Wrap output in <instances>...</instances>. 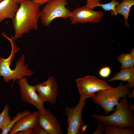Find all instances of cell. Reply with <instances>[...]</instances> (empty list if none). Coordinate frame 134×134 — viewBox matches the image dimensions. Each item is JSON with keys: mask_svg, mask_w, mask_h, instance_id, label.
I'll list each match as a JSON object with an SVG mask.
<instances>
[{"mask_svg": "<svg viewBox=\"0 0 134 134\" xmlns=\"http://www.w3.org/2000/svg\"><path fill=\"white\" fill-rule=\"evenodd\" d=\"M20 5L12 19L15 31L14 40L21 38L32 30H37L40 18V5L30 0H21Z\"/></svg>", "mask_w": 134, "mask_h": 134, "instance_id": "1", "label": "cell"}, {"mask_svg": "<svg viewBox=\"0 0 134 134\" xmlns=\"http://www.w3.org/2000/svg\"><path fill=\"white\" fill-rule=\"evenodd\" d=\"M2 35L7 38L10 41L11 45V51L10 56L6 59L0 57V78L3 77L4 81L7 83L10 80H13L11 87L12 88L14 82L17 79L20 80L23 77L31 76L34 73L33 71L29 69L28 64L25 63V55H23L16 62L15 68L12 70L10 67L13 62L15 54L19 52L20 48L16 45L13 36L9 38L5 33L3 32Z\"/></svg>", "mask_w": 134, "mask_h": 134, "instance_id": "2", "label": "cell"}, {"mask_svg": "<svg viewBox=\"0 0 134 134\" xmlns=\"http://www.w3.org/2000/svg\"><path fill=\"white\" fill-rule=\"evenodd\" d=\"M112 114L104 116L92 114V116L106 125H111L122 128L134 129V116L130 108L127 96L122 98Z\"/></svg>", "mask_w": 134, "mask_h": 134, "instance_id": "3", "label": "cell"}, {"mask_svg": "<svg viewBox=\"0 0 134 134\" xmlns=\"http://www.w3.org/2000/svg\"><path fill=\"white\" fill-rule=\"evenodd\" d=\"M123 81L115 88L100 91L92 98L93 101L101 106L108 115L110 111L115 110L114 107L117 105L121 98L126 95L131 97L130 88L128 83L122 85Z\"/></svg>", "mask_w": 134, "mask_h": 134, "instance_id": "4", "label": "cell"}, {"mask_svg": "<svg viewBox=\"0 0 134 134\" xmlns=\"http://www.w3.org/2000/svg\"><path fill=\"white\" fill-rule=\"evenodd\" d=\"M67 4V0H51L47 2L41 10V23L48 27L57 18L64 19L69 18L71 11L66 7Z\"/></svg>", "mask_w": 134, "mask_h": 134, "instance_id": "5", "label": "cell"}, {"mask_svg": "<svg viewBox=\"0 0 134 134\" xmlns=\"http://www.w3.org/2000/svg\"><path fill=\"white\" fill-rule=\"evenodd\" d=\"M86 103V100L80 98L76 105L73 107H65L67 117V134H84L89 126L85 124L82 120V111Z\"/></svg>", "mask_w": 134, "mask_h": 134, "instance_id": "6", "label": "cell"}, {"mask_svg": "<svg viewBox=\"0 0 134 134\" xmlns=\"http://www.w3.org/2000/svg\"><path fill=\"white\" fill-rule=\"evenodd\" d=\"M76 82L80 98L82 100L92 98L97 92L113 87L104 80L94 76L87 75L77 78Z\"/></svg>", "mask_w": 134, "mask_h": 134, "instance_id": "7", "label": "cell"}, {"mask_svg": "<svg viewBox=\"0 0 134 134\" xmlns=\"http://www.w3.org/2000/svg\"><path fill=\"white\" fill-rule=\"evenodd\" d=\"M16 82L19 86L22 100L34 106L39 112L44 111L45 109L44 106L45 101L37 93L34 86L29 83L27 77L25 76Z\"/></svg>", "mask_w": 134, "mask_h": 134, "instance_id": "8", "label": "cell"}, {"mask_svg": "<svg viewBox=\"0 0 134 134\" xmlns=\"http://www.w3.org/2000/svg\"><path fill=\"white\" fill-rule=\"evenodd\" d=\"M104 14L102 11L93 10L85 5L74 9L69 18L72 25L78 23H96L101 21Z\"/></svg>", "mask_w": 134, "mask_h": 134, "instance_id": "9", "label": "cell"}, {"mask_svg": "<svg viewBox=\"0 0 134 134\" xmlns=\"http://www.w3.org/2000/svg\"><path fill=\"white\" fill-rule=\"evenodd\" d=\"M36 91L44 100L51 104L56 103L58 94V86L55 79L50 76L45 82L34 86Z\"/></svg>", "mask_w": 134, "mask_h": 134, "instance_id": "10", "label": "cell"}, {"mask_svg": "<svg viewBox=\"0 0 134 134\" xmlns=\"http://www.w3.org/2000/svg\"><path fill=\"white\" fill-rule=\"evenodd\" d=\"M37 125L48 134H62V128L56 117L48 109L38 111Z\"/></svg>", "mask_w": 134, "mask_h": 134, "instance_id": "11", "label": "cell"}, {"mask_svg": "<svg viewBox=\"0 0 134 134\" xmlns=\"http://www.w3.org/2000/svg\"><path fill=\"white\" fill-rule=\"evenodd\" d=\"M38 113L35 111L21 118L12 127L8 134H15L18 132L36 126L37 125Z\"/></svg>", "mask_w": 134, "mask_h": 134, "instance_id": "12", "label": "cell"}, {"mask_svg": "<svg viewBox=\"0 0 134 134\" xmlns=\"http://www.w3.org/2000/svg\"><path fill=\"white\" fill-rule=\"evenodd\" d=\"M18 4L14 0H4L0 3V23L6 18L12 19L18 9Z\"/></svg>", "mask_w": 134, "mask_h": 134, "instance_id": "13", "label": "cell"}, {"mask_svg": "<svg viewBox=\"0 0 134 134\" xmlns=\"http://www.w3.org/2000/svg\"><path fill=\"white\" fill-rule=\"evenodd\" d=\"M134 5V0H123L117 5L114 11H110L111 15L115 16L118 14L122 15L125 19L124 24L126 27L130 28L128 22L130 10Z\"/></svg>", "mask_w": 134, "mask_h": 134, "instance_id": "14", "label": "cell"}, {"mask_svg": "<svg viewBox=\"0 0 134 134\" xmlns=\"http://www.w3.org/2000/svg\"><path fill=\"white\" fill-rule=\"evenodd\" d=\"M116 80L128 82L131 88H134V67L122 69L114 76L109 79L108 82Z\"/></svg>", "mask_w": 134, "mask_h": 134, "instance_id": "15", "label": "cell"}, {"mask_svg": "<svg viewBox=\"0 0 134 134\" xmlns=\"http://www.w3.org/2000/svg\"><path fill=\"white\" fill-rule=\"evenodd\" d=\"M101 0H87L85 6L92 10L95 7H101L104 10L114 11L115 7L119 3L116 0H112L110 2L104 4L100 3Z\"/></svg>", "mask_w": 134, "mask_h": 134, "instance_id": "16", "label": "cell"}, {"mask_svg": "<svg viewBox=\"0 0 134 134\" xmlns=\"http://www.w3.org/2000/svg\"><path fill=\"white\" fill-rule=\"evenodd\" d=\"M104 134H134V129L122 128L113 125H106Z\"/></svg>", "mask_w": 134, "mask_h": 134, "instance_id": "17", "label": "cell"}, {"mask_svg": "<svg viewBox=\"0 0 134 134\" xmlns=\"http://www.w3.org/2000/svg\"><path fill=\"white\" fill-rule=\"evenodd\" d=\"M117 60L121 64L120 68H127L134 67V57L130 53H122L117 57Z\"/></svg>", "mask_w": 134, "mask_h": 134, "instance_id": "18", "label": "cell"}, {"mask_svg": "<svg viewBox=\"0 0 134 134\" xmlns=\"http://www.w3.org/2000/svg\"><path fill=\"white\" fill-rule=\"evenodd\" d=\"M9 105L6 104L0 114V130H1L7 126L11 119L9 114Z\"/></svg>", "mask_w": 134, "mask_h": 134, "instance_id": "19", "label": "cell"}, {"mask_svg": "<svg viewBox=\"0 0 134 134\" xmlns=\"http://www.w3.org/2000/svg\"><path fill=\"white\" fill-rule=\"evenodd\" d=\"M31 113L30 110H25L21 111L17 113L11 119L10 122L8 125L2 130L1 134H8L9 131L12 127L21 118L30 114Z\"/></svg>", "mask_w": 134, "mask_h": 134, "instance_id": "20", "label": "cell"}, {"mask_svg": "<svg viewBox=\"0 0 134 134\" xmlns=\"http://www.w3.org/2000/svg\"><path fill=\"white\" fill-rule=\"evenodd\" d=\"M111 71V69L109 67L105 66L102 67L100 69L99 73L101 77L106 78L109 76Z\"/></svg>", "mask_w": 134, "mask_h": 134, "instance_id": "21", "label": "cell"}, {"mask_svg": "<svg viewBox=\"0 0 134 134\" xmlns=\"http://www.w3.org/2000/svg\"><path fill=\"white\" fill-rule=\"evenodd\" d=\"M106 125L102 122L98 121L97 129L93 134H102L104 133Z\"/></svg>", "mask_w": 134, "mask_h": 134, "instance_id": "22", "label": "cell"}, {"mask_svg": "<svg viewBox=\"0 0 134 134\" xmlns=\"http://www.w3.org/2000/svg\"><path fill=\"white\" fill-rule=\"evenodd\" d=\"M32 129L33 134H48L41 127L38 125Z\"/></svg>", "mask_w": 134, "mask_h": 134, "instance_id": "23", "label": "cell"}, {"mask_svg": "<svg viewBox=\"0 0 134 134\" xmlns=\"http://www.w3.org/2000/svg\"><path fill=\"white\" fill-rule=\"evenodd\" d=\"M15 134H33L32 128L18 132Z\"/></svg>", "mask_w": 134, "mask_h": 134, "instance_id": "24", "label": "cell"}, {"mask_svg": "<svg viewBox=\"0 0 134 134\" xmlns=\"http://www.w3.org/2000/svg\"><path fill=\"white\" fill-rule=\"evenodd\" d=\"M40 4V5L45 4L51 0H30Z\"/></svg>", "mask_w": 134, "mask_h": 134, "instance_id": "25", "label": "cell"}, {"mask_svg": "<svg viewBox=\"0 0 134 134\" xmlns=\"http://www.w3.org/2000/svg\"><path fill=\"white\" fill-rule=\"evenodd\" d=\"M129 107L133 111H134V105L131 102H130L129 104Z\"/></svg>", "mask_w": 134, "mask_h": 134, "instance_id": "26", "label": "cell"}, {"mask_svg": "<svg viewBox=\"0 0 134 134\" xmlns=\"http://www.w3.org/2000/svg\"><path fill=\"white\" fill-rule=\"evenodd\" d=\"M131 97H132V98H134V89L133 88L132 92H131Z\"/></svg>", "mask_w": 134, "mask_h": 134, "instance_id": "27", "label": "cell"}, {"mask_svg": "<svg viewBox=\"0 0 134 134\" xmlns=\"http://www.w3.org/2000/svg\"><path fill=\"white\" fill-rule=\"evenodd\" d=\"M133 57H134V49H132L131 51V52L130 53Z\"/></svg>", "mask_w": 134, "mask_h": 134, "instance_id": "28", "label": "cell"}, {"mask_svg": "<svg viewBox=\"0 0 134 134\" xmlns=\"http://www.w3.org/2000/svg\"><path fill=\"white\" fill-rule=\"evenodd\" d=\"M18 4H20L21 0H14Z\"/></svg>", "mask_w": 134, "mask_h": 134, "instance_id": "29", "label": "cell"}, {"mask_svg": "<svg viewBox=\"0 0 134 134\" xmlns=\"http://www.w3.org/2000/svg\"><path fill=\"white\" fill-rule=\"evenodd\" d=\"M1 131V130H0V134H1V131Z\"/></svg>", "mask_w": 134, "mask_h": 134, "instance_id": "30", "label": "cell"}, {"mask_svg": "<svg viewBox=\"0 0 134 134\" xmlns=\"http://www.w3.org/2000/svg\"><path fill=\"white\" fill-rule=\"evenodd\" d=\"M0 0V2H1V1L3 0Z\"/></svg>", "mask_w": 134, "mask_h": 134, "instance_id": "31", "label": "cell"}, {"mask_svg": "<svg viewBox=\"0 0 134 134\" xmlns=\"http://www.w3.org/2000/svg\"><path fill=\"white\" fill-rule=\"evenodd\" d=\"M121 0V1H122V0Z\"/></svg>", "mask_w": 134, "mask_h": 134, "instance_id": "32", "label": "cell"}, {"mask_svg": "<svg viewBox=\"0 0 134 134\" xmlns=\"http://www.w3.org/2000/svg\"></svg>", "mask_w": 134, "mask_h": 134, "instance_id": "33", "label": "cell"}, {"mask_svg": "<svg viewBox=\"0 0 134 134\" xmlns=\"http://www.w3.org/2000/svg\"></svg>", "mask_w": 134, "mask_h": 134, "instance_id": "34", "label": "cell"}]
</instances>
